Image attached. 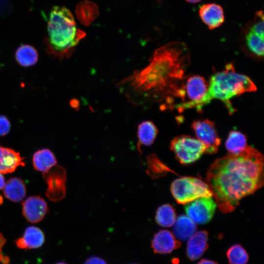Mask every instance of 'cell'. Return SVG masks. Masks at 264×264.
<instances>
[{"mask_svg": "<svg viewBox=\"0 0 264 264\" xmlns=\"http://www.w3.org/2000/svg\"><path fill=\"white\" fill-rule=\"evenodd\" d=\"M6 242V240L3 235L0 233V262L3 264H8L9 259L6 256H3L2 253V249L3 245Z\"/></svg>", "mask_w": 264, "mask_h": 264, "instance_id": "28", "label": "cell"}, {"mask_svg": "<svg viewBox=\"0 0 264 264\" xmlns=\"http://www.w3.org/2000/svg\"><path fill=\"white\" fill-rule=\"evenodd\" d=\"M33 163L36 170L45 174L57 165V161L49 150L44 149L34 154Z\"/></svg>", "mask_w": 264, "mask_h": 264, "instance_id": "18", "label": "cell"}, {"mask_svg": "<svg viewBox=\"0 0 264 264\" xmlns=\"http://www.w3.org/2000/svg\"><path fill=\"white\" fill-rule=\"evenodd\" d=\"M84 264H107L105 261L96 257H91L87 259Z\"/></svg>", "mask_w": 264, "mask_h": 264, "instance_id": "29", "label": "cell"}, {"mask_svg": "<svg viewBox=\"0 0 264 264\" xmlns=\"http://www.w3.org/2000/svg\"><path fill=\"white\" fill-rule=\"evenodd\" d=\"M190 3H197L200 1L201 0H185Z\"/></svg>", "mask_w": 264, "mask_h": 264, "instance_id": "32", "label": "cell"}, {"mask_svg": "<svg viewBox=\"0 0 264 264\" xmlns=\"http://www.w3.org/2000/svg\"><path fill=\"white\" fill-rule=\"evenodd\" d=\"M216 207L217 204L212 197H202L187 203L185 210L193 221L203 224L211 220Z\"/></svg>", "mask_w": 264, "mask_h": 264, "instance_id": "8", "label": "cell"}, {"mask_svg": "<svg viewBox=\"0 0 264 264\" xmlns=\"http://www.w3.org/2000/svg\"><path fill=\"white\" fill-rule=\"evenodd\" d=\"M246 43L248 49L258 56L264 55V38L249 30L246 35Z\"/></svg>", "mask_w": 264, "mask_h": 264, "instance_id": "25", "label": "cell"}, {"mask_svg": "<svg viewBox=\"0 0 264 264\" xmlns=\"http://www.w3.org/2000/svg\"><path fill=\"white\" fill-rule=\"evenodd\" d=\"M225 146L229 154H240L243 151L247 146L246 138L242 132L237 131H232L229 133Z\"/></svg>", "mask_w": 264, "mask_h": 264, "instance_id": "21", "label": "cell"}, {"mask_svg": "<svg viewBox=\"0 0 264 264\" xmlns=\"http://www.w3.org/2000/svg\"><path fill=\"white\" fill-rule=\"evenodd\" d=\"M5 185L4 178L3 176L0 173V190L3 188Z\"/></svg>", "mask_w": 264, "mask_h": 264, "instance_id": "31", "label": "cell"}, {"mask_svg": "<svg viewBox=\"0 0 264 264\" xmlns=\"http://www.w3.org/2000/svg\"><path fill=\"white\" fill-rule=\"evenodd\" d=\"M158 132L154 124L151 121H145L141 122L137 129V148L140 152L141 145L149 146L154 142Z\"/></svg>", "mask_w": 264, "mask_h": 264, "instance_id": "19", "label": "cell"}, {"mask_svg": "<svg viewBox=\"0 0 264 264\" xmlns=\"http://www.w3.org/2000/svg\"><path fill=\"white\" fill-rule=\"evenodd\" d=\"M56 264H66L64 262H59V263H56Z\"/></svg>", "mask_w": 264, "mask_h": 264, "instance_id": "33", "label": "cell"}, {"mask_svg": "<svg viewBox=\"0 0 264 264\" xmlns=\"http://www.w3.org/2000/svg\"><path fill=\"white\" fill-rule=\"evenodd\" d=\"M3 193L8 199L14 202H19L25 196V186L21 179L16 177L11 178L5 184Z\"/></svg>", "mask_w": 264, "mask_h": 264, "instance_id": "20", "label": "cell"}, {"mask_svg": "<svg viewBox=\"0 0 264 264\" xmlns=\"http://www.w3.org/2000/svg\"><path fill=\"white\" fill-rule=\"evenodd\" d=\"M192 127L198 139L206 147V154H212L218 151L220 139L213 122L208 120H199L193 122Z\"/></svg>", "mask_w": 264, "mask_h": 264, "instance_id": "9", "label": "cell"}, {"mask_svg": "<svg viewBox=\"0 0 264 264\" xmlns=\"http://www.w3.org/2000/svg\"><path fill=\"white\" fill-rule=\"evenodd\" d=\"M44 242L43 231L35 226H29L26 228L23 236L18 239L16 243L21 249H30L41 247Z\"/></svg>", "mask_w": 264, "mask_h": 264, "instance_id": "14", "label": "cell"}, {"mask_svg": "<svg viewBox=\"0 0 264 264\" xmlns=\"http://www.w3.org/2000/svg\"><path fill=\"white\" fill-rule=\"evenodd\" d=\"M208 86L205 79L200 75L185 76L181 87V102L174 105L173 109L179 111L192 108L201 110Z\"/></svg>", "mask_w": 264, "mask_h": 264, "instance_id": "5", "label": "cell"}, {"mask_svg": "<svg viewBox=\"0 0 264 264\" xmlns=\"http://www.w3.org/2000/svg\"><path fill=\"white\" fill-rule=\"evenodd\" d=\"M257 90L254 82L247 76L235 72L232 65H228L226 69L212 76L207 93L202 102L203 107L213 99L221 101L230 113L234 112L230 99L246 92Z\"/></svg>", "mask_w": 264, "mask_h": 264, "instance_id": "4", "label": "cell"}, {"mask_svg": "<svg viewBox=\"0 0 264 264\" xmlns=\"http://www.w3.org/2000/svg\"><path fill=\"white\" fill-rule=\"evenodd\" d=\"M10 130L9 121L4 116H0V135L7 134Z\"/></svg>", "mask_w": 264, "mask_h": 264, "instance_id": "27", "label": "cell"}, {"mask_svg": "<svg viewBox=\"0 0 264 264\" xmlns=\"http://www.w3.org/2000/svg\"><path fill=\"white\" fill-rule=\"evenodd\" d=\"M230 264H246L249 260L247 251L240 244L231 246L226 252Z\"/></svg>", "mask_w": 264, "mask_h": 264, "instance_id": "24", "label": "cell"}, {"mask_svg": "<svg viewBox=\"0 0 264 264\" xmlns=\"http://www.w3.org/2000/svg\"><path fill=\"white\" fill-rule=\"evenodd\" d=\"M173 227L175 237L181 241H186L195 232L197 225L188 216L181 215L176 219Z\"/></svg>", "mask_w": 264, "mask_h": 264, "instance_id": "16", "label": "cell"}, {"mask_svg": "<svg viewBox=\"0 0 264 264\" xmlns=\"http://www.w3.org/2000/svg\"><path fill=\"white\" fill-rule=\"evenodd\" d=\"M208 234L206 231L195 232L188 239L186 253L188 258L194 261L199 258L207 250Z\"/></svg>", "mask_w": 264, "mask_h": 264, "instance_id": "13", "label": "cell"}, {"mask_svg": "<svg viewBox=\"0 0 264 264\" xmlns=\"http://www.w3.org/2000/svg\"><path fill=\"white\" fill-rule=\"evenodd\" d=\"M170 149L181 164L187 165L199 159L205 153L206 147L198 139L182 135L173 138Z\"/></svg>", "mask_w": 264, "mask_h": 264, "instance_id": "7", "label": "cell"}, {"mask_svg": "<svg viewBox=\"0 0 264 264\" xmlns=\"http://www.w3.org/2000/svg\"><path fill=\"white\" fill-rule=\"evenodd\" d=\"M263 155L248 145L240 154L229 153L213 162L206 181L222 212L233 211L241 199L263 186Z\"/></svg>", "mask_w": 264, "mask_h": 264, "instance_id": "2", "label": "cell"}, {"mask_svg": "<svg viewBox=\"0 0 264 264\" xmlns=\"http://www.w3.org/2000/svg\"><path fill=\"white\" fill-rule=\"evenodd\" d=\"M199 14L202 21L210 29L219 27L224 22L222 8L216 3H207L202 5L199 8Z\"/></svg>", "mask_w": 264, "mask_h": 264, "instance_id": "12", "label": "cell"}, {"mask_svg": "<svg viewBox=\"0 0 264 264\" xmlns=\"http://www.w3.org/2000/svg\"><path fill=\"white\" fill-rule=\"evenodd\" d=\"M47 30V49L60 59L68 58L86 36L84 31L77 28L70 11L64 6H55L51 9Z\"/></svg>", "mask_w": 264, "mask_h": 264, "instance_id": "3", "label": "cell"}, {"mask_svg": "<svg viewBox=\"0 0 264 264\" xmlns=\"http://www.w3.org/2000/svg\"><path fill=\"white\" fill-rule=\"evenodd\" d=\"M23 164L19 153L9 148L0 147V174L11 173L17 167Z\"/></svg>", "mask_w": 264, "mask_h": 264, "instance_id": "15", "label": "cell"}, {"mask_svg": "<svg viewBox=\"0 0 264 264\" xmlns=\"http://www.w3.org/2000/svg\"><path fill=\"white\" fill-rule=\"evenodd\" d=\"M197 264H218V263L210 260L202 259Z\"/></svg>", "mask_w": 264, "mask_h": 264, "instance_id": "30", "label": "cell"}, {"mask_svg": "<svg viewBox=\"0 0 264 264\" xmlns=\"http://www.w3.org/2000/svg\"><path fill=\"white\" fill-rule=\"evenodd\" d=\"M180 245V242L167 230H161L157 232L152 241V247L155 253H170Z\"/></svg>", "mask_w": 264, "mask_h": 264, "instance_id": "11", "label": "cell"}, {"mask_svg": "<svg viewBox=\"0 0 264 264\" xmlns=\"http://www.w3.org/2000/svg\"><path fill=\"white\" fill-rule=\"evenodd\" d=\"M155 220L157 224L163 227H171L176 219V214L174 208L169 204L159 206L156 210Z\"/></svg>", "mask_w": 264, "mask_h": 264, "instance_id": "23", "label": "cell"}, {"mask_svg": "<svg viewBox=\"0 0 264 264\" xmlns=\"http://www.w3.org/2000/svg\"><path fill=\"white\" fill-rule=\"evenodd\" d=\"M190 64L186 44L171 42L157 48L146 66L134 70L116 86L134 106L148 108L159 103L161 109H172Z\"/></svg>", "mask_w": 264, "mask_h": 264, "instance_id": "1", "label": "cell"}, {"mask_svg": "<svg viewBox=\"0 0 264 264\" xmlns=\"http://www.w3.org/2000/svg\"><path fill=\"white\" fill-rule=\"evenodd\" d=\"M171 191L179 204H187L202 197H212L206 183L198 178L189 176L182 177L173 181Z\"/></svg>", "mask_w": 264, "mask_h": 264, "instance_id": "6", "label": "cell"}, {"mask_svg": "<svg viewBox=\"0 0 264 264\" xmlns=\"http://www.w3.org/2000/svg\"><path fill=\"white\" fill-rule=\"evenodd\" d=\"M75 12L79 21L86 26L89 25L99 15L97 5L89 0L81 1L77 5Z\"/></svg>", "mask_w": 264, "mask_h": 264, "instance_id": "17", "label": "cell"}, {"mask_svg": "<svg viewBox=\"0 0 264 264\" xmlns=\"http://www.w3.org/2000/svg\"><path fill=\"white\" fill-rule=\"evenodd\" d=\"M37 50L32 46L23 44L20 46L16 52V58L22 66H29L35 64L38 60Z\"/></svg>", "mask_w": 264, "mask_h": 264, "instance_id": "22", "label": "cell"}, {"mask_svg": "<svg viewBox=\"0 0 264 264\" xmlns=\"http://www.w3.org/2000/svg\"><path fill=\"white\" fill-rule=\"evenodd\" d=\"M22 205L23 216L31 223L40 221L47 211L46 202L40 197H30L22 202Z\"/></svg>", "mask_w": 264, "mask_h": 264, "instance_id": "10", "label": "cell"}, {"mask_svg": "<svg viewBox=\"0 0 264 264\" xmlns=\"http://www.w3.org/2000/svg\"><path fill=\"white\" fill-rule=\"evenodd\" d=\"M256 34L264 38V16L256 22L250 29Z\"/></svg>", "mask_w": 264, "mask_h": 264, "instance_id": "26", "label": "cell"}]
</instances>
